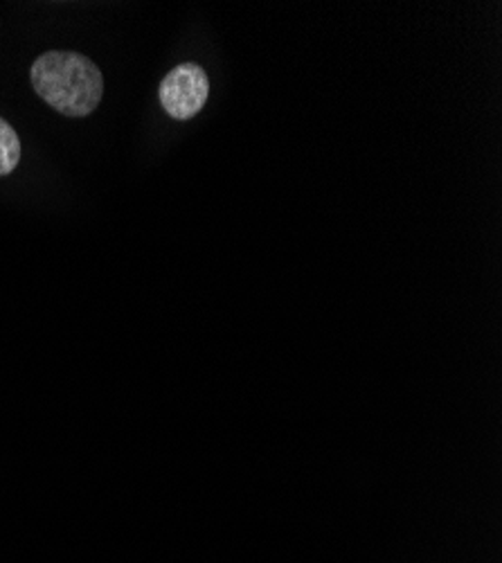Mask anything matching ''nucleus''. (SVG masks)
<instances>
[{
  "instance_id": "f257e3e1",
  "label": "nucleus",
  "mask_w": 502,
  "mask_h": 563,
  "mask_svg": "<svg viewBox=\"0 0 502 563\" xmlns=\"http://www.w3.org/2000/svg\"><path fill=\"white\" fill-rule=\"evenodd\" d=\"M36 96L62 115L83 118L93 113L104 96L100 68L77 53H45L30 73Z\"/></svg>"
},
{
  "instance_id": "7ed1b4c3",
  "label": "nucleus",
  "mask_w": 502,
  "mask_h": 563,
  "mask_svg": "<svg viewBox=\"0 0 502 563\" xmlns=\"http://www.w3.org/2000/svg\"><path fill=\"white\" fill-rule=\"evenodd\" d=\"M21 163V140L10 122L0 118V176H8Z\"/></svg>"
},
{
  "instance_id": "f03ea898",
  "label": "nucleus",
  "mask_w": 502,
  "mask_h": 563,
  "mask_svg": "<svg viewBox=\"0 0 502 563\" xmlns=\"http://www.w3.org/2000/svg\"><path fill=\"white\" fill-rule=\"evenodd\" d=\"M160 104L174 120L199 115L210 96V79L199 64H180L160 81Z\"/></svg>"
}]
</instances>
